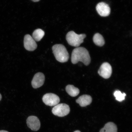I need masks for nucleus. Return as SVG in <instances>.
I'll list each match as a JSON object with an SVG mask.
<instances>
[{"label":"nucleus","mask_w":132,"mask_h":132,"mask_svg":"<svg viewBox=\"0 0 132 132\" xmlns=\"http://www.w3.org/2000/svg\"><path fill=\"white\" fill-rule=\"evenodd\" d=\"M89 54L87 50L83 47H77L72 51L71 62L72 64L82 62L86 65H88L90 62Z\"/></svg>","instance_id":"f257e3e1"},{"label":"nucleus","mask_w":132,"mask_h":132,"mask_svg":"<svg viewBox=\"0 0 132 132\" xmlns=\"http://www.w3.org/2000/svg\"><path fill=\"white\" fill-rule=\"evenodd\" d=\"M54 56L58 61L64 63L68 61L69 55L65 46L61 44L54 45L52 47Z\"/></svg>","instance_id":"f03ea898"},{"label":"nucleus","mask_w":132,"mask_h":132,"mask_svg":"<svg viewBox=\"0 0 132 132\" xmlns=\"http://www.w3.org/2000/svg\"><path fill=\"white\" fill-rule=\"evenodd\" d=\"M86 37L85 34H78L73 31L67 33L66 39L69 44L74 47H78L84 42V39Z\"/></svg>","instance_id":"7ed1b4c3"},{"label":"nucleus","mask_w":132,"mask_h":132,"mask_svg":"<svg viewBox=\"0 0 132 132\" xmlns=\"http://www.w3.org/2000/svg\"><path fill=\"white\" fill-rule=\"evenodd\" d=\"M70 111V107L65 103L58 104L54 106L52 110V113L54 115L60 117L66 116Z\"/></svg>","instance_id":"20e7f679"},{"label":"nucleus","mask_w":132,"mask_h":132,"mask_svg":"<svg viewBox=\"0 0 132 132\" xmlns=\"http://www.w3.org/2000/svg\"><path fill=\"white\" fill-rule=\"evenodd\" d=\"M42 100L45 105L51 106H55L60 101L59 97L55 94L52 93H47L44 95Z\"/></svg>","instance_id":"39448f33"},{"label":"nucleus","mask_w":132,"mask_h":132,"mask_svg":"<svg viewBox=\"0 0 132 132\" xmlns=\"http://www.w3.org/2000/svg\"><path fill=\"white\" fill-rule=\"evenodd\" d=\"M112 72L111 65L108 62H104L101 66L98 72L101 76L104 78L107 79L111 77Z\"/></svg>","instance_id":"423d86ee"},{"label":"nucleus","mask_w":132,"mask_h":132,"mask_svg":"<svg viewBox=\"0 0 132 132\" xmlns=\"http://www.w3.org/2000/svg\"><path fill=\"white\" fill-rule=\"evenodd\" d=\"M28 127L33 131H38L40 127V122L39 118L35 116H30L26 120Z\"/></svg>","instance_id":"0eeeda50"},{"label":"nucleus","mask_w":132,"mask_h":132,"mask_svg":"<svg viewBox=\"0 0 132 132\" xmlns=\"http://www.w3.org/2000/svg\"><path fill=\"white\" fill-rule=\"evenodd\" d=\"M24 44L25 48L26 50L29 51H34L37 47V44L35 41L29 34L25 36Z\"/></svg>","instance_id":"6e6552de"},{"label":"nucleus","mask_w":132,"mask_h":132,"mask_svg":"<svg viewBox=\"0 0 132 132\" xmlns=\"http://www.w3.org/2000/svg\"><path fill=\"white\" fill-rule=\"evenodd\" d=\"M45 80V77L42 72H38L35 74L32 81V85L33 88H39L44 85Z\"/></svg>","instance_id":"1a4fd4ad"},{"label":"nucleus","mask_w":132,"mask_h":132,"mask_svg":"<svg viewBox=\"0 0 132 132\" xmlns=\"http://www.w3.org/2000/svg\"><path fill=\"white\" fill-rule=\"evenodd\" d=\"M96 10L100 15L106 16L109 15L110 8L109 5L104 2L98 3L96 6Z\"/></svg>","instance_id":"9d476101"},{"label":"nucleus","mask_w":132,"mask_h":132,"mask_svg":"<svg viewBox=\"0 0 132 132\" xmlns=\"http://www.w3.org/2000/svg\"><path fill=\"white\" fill-rule=\"evenodd\" d=\"M77 103H78L80 106L84 107L89 105L92 102V97L89 95H84L79 97L76 101Z\"/></svg>","instance_id":"9b49d317"},{"label":"nucleus","mask_w":132,"mask_h":132,"mask_svg":"<svg viewBox=\"0 0 132 132\" xmlns=\"http://www.w3.org/2000/svg\"><path fill=\"white\" fill-rule=\"evenodd\" d=\"M118 128L116 125L112 122L107 123L103 128L100 130V132H117Z\"/></svg>","instance_id":"f8f14e48"},{"label":"nucleus","mask_w":132,"mask_h":132,"mask_svg":"<svg viewBox=\"0 0 132 132\" xmlns=\"http://www.w3.org/2000/svg\"><path fill=\"white\" fill-rule=\"evenodd\" d=\"M66 90L68 94L70 96L76 97L80 93L79 89L73 85H68L66 87Z\"/></svg>","instance_id":"ddd939ff"},{"label":"nucleus","mask_w":132,"mask_h":132,"mask_svg":"<svg viewBox=\"0 0 132 132\" xmlns=\"http://www.w3.org/2000/svg\"><path fill=\"white\" fill-rule=\"evenodd\" d=\"M93 40L97 46L102 47L105 44V40L103 36L99 33H96L94 35Z\"/></svg>","instance_id":"4468645a"},{"label":"nucleus","mask_w":132,"mask_h":132,"mask_svg":"<svg viewBox=\"0 0 132 132\" xmlns=\"http://www.w3.org/2000/svg\"><path fill=\"white\" fill-rule=\"evenodd\" d=\"M45 34L44 31L40 29H37L34 31L33 33L32 38L35 41H40Z\"/></svg>","instance_id":"2eb2a0df"},{"label":"nucleus","mask_w":132,"mask_h":132,"mask_svg":"<svg viewBox=\"0 0 132 132\" xmlns=\"http://www.w3.org/2000/svg\"><path fill=\"white\" fill-rule=\"evenodd\" d=\"M116 99L118 101L121 102L124 100L126 94L125 93H122L120 90L115 91L113 94Z\"/></svg>","instance_id":"dca6fc26"},{"label":"nucleus","mask_w":132,"mask_h":132,"mask_svg":"<svg viewBox=\"0 0 132 132\" xmlns=\"http://www.w3.org/2000/svg\"><path fill=\"white\" fill-rule=\"evenodd\" d=\"M31 1L34 2H37L40 1V0H31Z\"/></svg>","instance_id":"f3484780"},{"label":"nucleus","mask_w":132,"mask_h":132,"mask_svg":"<svg viewBox=\"0 0 132 132\" xmlns=\"http://www.w3.org/2000/svg\"><path fill=\"white\" fill-rule=\"evenodd\" d=\"M0 132H9L7 131H5V130H1Z\"/></svg>","instance_id":"a211bd4d"},{"label":"nucleus","mask_w":132,"mask_h":132,"mask_svg":"<svg viewBox=\"0 0 132 132\" xmlns=\"http://www.w3.org/2000/svg\"><path fill=\"white\" fill-rule=\"evenodd\" d=\"M2 98V96L1 94H0V101H1V100Z\"/></svg>","instance_id":"6ab92c4d"},{"label":"nucleus","mask_w":132,"mask_h":132,"mask_svg":"<svg viewBox=\"0 0 132 132\" xmlns=\"http://www.w3.org/2000/svg\"><path fill=\"white\" fill-rule=\"evenodd\" d=\"M74 132H81L80 131H79V130H77V131H76Z\"/></svg>","instance_id":"aec40b11"}]
</instances>
